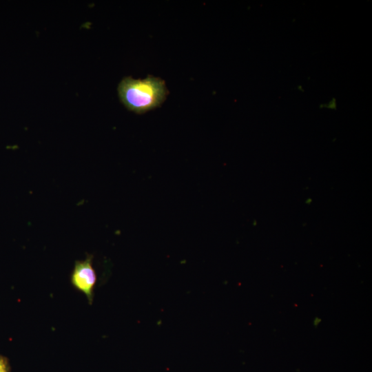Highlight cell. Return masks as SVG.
<instances>
[{
  "label": "cell",
  "instance_id": "cell-1",
  "mask_svg": "<svg viewBox=\"0 0 372 372\" xmlns=\"http://www.w3.org/2000/svg\"><path fill=\"white\" fill-rule=\"evenodd\" d=\"M117 90L121 103L127 110L137 114L157 107L167 94L165 81L151 76L144 79L125 77Z\"/></svg>",
  "mask_w": 372,
  "mask_h": 372
},
{
  "label": "cell",
  "instance_id": "cell-2",
  "mask_svg": "<svg viewBox=\"0 0 372 372\" xmlns=\"http://www.w3.org/2000/svg\"><path fill=\"white\" fill-rule=\"evenodd\" d=\"M96 282V274L93 267V256L88 255L83 260H76L71 273V282L86 296L90 304L93 302Z\"/></svg>",
  "mask_w": 372,
  "mask_h": 372
},
{
  "label": "cell",
  "instance_id": "cell-3",
  "mask_svg": "<svg viewBox=\"0 0 372 372\" xmlns=\"http://www.w3.org/2000/svg\"><path fill=\"white\" fill-rule=\"evenodd\" d=\"M11 368L8 358L0 354V372H10Z\"/></svg>",
  "mask_w": 372,
  "mask_h": 372
},
{
  "label": "cell",
  "instance_id": "cell-4",
  "mask_svg": "<svg viewBox=\"0 0 372 372\" xmlns=\"http://www.w3.org/2000/svg\"><path fill=\"white\" fill-rule=\"evenodd\" d=\"M321 322V319L320 318L316 317L313 318V324L314 327H317Z\"/></svg>",
  "mask_w": 372,
  "mask_h": 372
}]
</instances>
